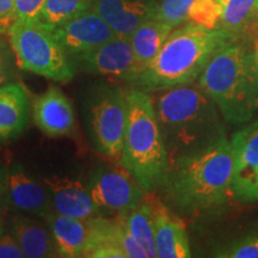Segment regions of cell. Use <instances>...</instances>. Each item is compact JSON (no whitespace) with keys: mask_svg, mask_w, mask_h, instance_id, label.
I'll use <instances>...</instances> for the list:
<instances>
[{"mask_svg":"<svg viewBox=\"0 0 258 258\" xmlns=\"http://www.w3.org/2000/svg\"><path fill=\"white\" fill-rule=\"evenodd\" d=\"M233 172V152L227 137L201 153L167 170L160 188L167 202L185 213L219 207L227 201Z\"/></svg>","mask_w":258,"mask_h":258,"instance_id":"3957f363","label":"cell"},{"mask_svg":"<svg viewBox=\"0 0 258 258\" xmlns=\"http://www.w3.org/2000/svg\"><path fill=\"white\" fill-rule=\"evenodd\" d=\"M11 233L28 258L60 257L49 226L29 217H15L11 222Z\"/></svg>","mask_w":258,"mask_h":258,"instance_id":"ffe728a7","label":"cell"},{"mask_svg":"<svg viewBox=\"0 0 258 258\" xmlns=\"http://www.w3.org/2000/svg\"><path fill=\"white\" fill-rule=\"evenodd\" d=\"M32 118L47 137L59 138L73 133L76 112L72 103L56 86H50L32 102Z\"/></svg>","mask_w":258,"mask_h":258,"instance_id":"4fadbf2b","label":"cell"},{"mask_svg":"<svg viewBox=\"0 0 258 258\" xmlns=\"http://www.w3.org/2000/svg\"><path fill=\"white\" fill-rule=\"evenodd\" d=\"M51 30L71 59L117 36L93 8Z\"/></svg>","mask_w":258,"mask_h":258,"instance_id":"8fae6325","label":"cell"},{"mask_svg":"<svg viewBox=\"0 0 258 258\" xmlns=\"http://www.w3.org/2000/svg\"><path fill=\"white\" fill-rule=\"evenodd\" d=\"M60 257H83L88 239L86 221L62 215L53 209L46 218Z\"/></svg>","mask_w":258,"mask_h":258,"instance_id":"7402d4cb","label":"cell"},{"mask_svg":"<svg viewBox=\"0 0 258 258\" xmlns=\"http://www.w3.org/2000/svg\"><path fill=\"white\" fill-rule=\"evenodd\" d=\"M222 5L221 28L239 35L258 22L257 0H219Z\"/></svg>","mask_w":258,"mask_h":258,"instance_id":"cb8c5ba5","label":"cell"},{"mask_svg":"<svg viewBox=\"0 0 258 258\" xmlns=\"http://www.w3.org/2000/svg\"><path fill=\"white\" fill-rule=\"evenodd\" d=\"M235 38L238 35L224 28L180 25L173 29L152 62L125 83L154 93L198 82L214 54Z\"/></svg>","mask_w":258,"mask_h":258,"instance_id":"7a4b0ae2","label":"cell"},{"mask_svg":"<svg viewBox=\"0 0 258 258\" xmlns=\"http://www.w3.org/2000/svg\"><path fill=\"white\" fill-rule=\"evenodd\" d=\"M117 214L120 215L129 233L144 247L148 257H157L156 241H154L153 196L148 192L146 199L137 207Z\"/></svg>","mask_w":258,"mask_h":258,"instance_id":"603a6c76","label":"cell"},{"mask_svg":"<svg viewBox=\"0 0 258 258\" xmlns=\"http://www.w3.org/2000/svg\"><path fill=\"white\" fill-rule=\"evenodd\" d=\"M86 221L88 239L83 257L101 247H118L127 258H148V254L138 240L129 233L120 215L104 218L102 215L90 218Z\"/></svg>","mask_w":258,"mask_h":258,"instance_id":"9a60e30c","label":"cell"},{"mask_svg":"<svg viewBox=\"0 0 258 258\" xmlns=\"http://www.w3.org/2000/svg\"><path fill=\"white\" fill-rule=\"evenodd\" d=\"M17 69L15 53L10 41H6L4 37L0 36V88L15 79Z\"/></svg>","mask_w":258,"mask_h":258,"instance_id":"4316f807","label":"cell"},{"mask_svg":"<svg viewBox=\"0 0 258 258\" xmlns=\"http://www.w3.org/2000/svg\"><path fill=\"white\" fill-rule=\"evenodd\" d=\"M198 83L226 123L244 125L258 118V63L246 43L235 38L219 49Z\"/></svg>","mask_w":258,"mask_h":258,"instance_id":"277c9868","label":"cell"},{"mask_svg":"<svg viewBox=\"0 0 258 258\" xmlns=\"http://www.w3.org/2000/svg\"><path fill=\"white\" fill-rule=\"evenodd\" d=\"M16 19L15 0H0V21L11 27Z\"/></svg>","mask_w":258,"mask_h":258,"instance_id":"f546056e","label":"cell"},{"mask_svg":"<svg viewBox=\"0 0 258 258\" xmlns=\"http://www.w3.org/2000/svg\"><path fill=\"white\" fill-rule=\"evenodd\" d=\"M46 0H15L17 18H37Z\"/></svg>","mask_w":258,"mask_h":258,"instance_id":"83f0119b","label":"cell"},{"mask_svg":"<svg viewBox=\"0 0 258 258\" xmlns=\"http://www.w3.org/2000/svg\"><path fill=\"white\" fill-rule=\"evenodd\" d=\"M156 17L172 28L191 23L217 29L221 28L222 5L219 0H160Z\"/></svg>","mask_w":258,"mask_h":258,"instance_id":"e0dca14e","label":"cell"},{"mask_svg":"<svg viewBox=\"0 0 258 258\" xmlns=\"http://www.w3.org/2000/svg\"><path fill=\"white\" fill-rule=\"evenodd\" d=\"M233 172L231 192L245 202L258 201V118L231 139Z\"/></svg>","mask_w":258,"mask_h":258,"instance_id":"9c48e42d","label":"cell"},{"mask_svg":"<svg viewBox=\"0 0 258 258\" xmlns=\"http://www.w3.org/2000/svg\"><path fill=\"white\" fill-rule=\"evenodd\" d=\"M44 185L49 190L53 209L62 215L88 220L101 215L86 186L79 179L67 176H49L43 178Z\"/></svg>","mask_w":258,"mask_h":258,"instance_id":"5bb4252c","label":"cell"},{"mask_svg":"<svg viewBox=\"0 0 258 258\" xmlns=\"http://www.w3.org/2000/svg\"><path fill=\"white\" fill-rule=\"evenodd\" d=\"M127 125L120 165L125 167L139 184L152 194L160 188L169 170L167 153L150 92L133 88L124 91Z\"/></svg>","mask_w":258,"mask_h":258,"instance_id":"5b68a950","label":"cell"},{"mask_svg":"<svg viewBox=\"0 0 258 258\" xmlns=\"http://www.w3.org/2000/svg\"><path fill=\"white\" fill-rule=\"evenodd\" d=\"M90 114L97 150L110 159L120 161L127 125L123 90L117 86H102L93 96Z\"/></svg>","mask_w":258,"mask_h":258,"instance_id":"52a82bcc","label":"cell"},{"mask_svg":"<svg viewBox=\"0 0 258 258\" xmlns=\"http://www.w3.org/2000/svg\"><path fill=\"white\" fill-rule=\"evenodd\" d=\"M30 99L23 84L11 82L0 88V144L15 140L30 120Z\"/></svg>","mask_w":258,"mask_h":258,"instance_id":"d6986e66","label":"cell"},{"mask_svg":"<svg viewBox=\"0 0 258 258\" xmlns=\"http://www.w3.org/2000/svg\"><path fill=\"white\" fill-rule=\"evenodd\" d=\"M257 8H258V0H257Z\"/></svg>","mask_w":258,"mask_h":258,"instance_id":"d590c367","label":"cell"},{"mask_svg":"<svg viewBox=\"0 0 258 258\" xmlns=\"http://www.w3.org/2000/svg\"><path fill=\"white\" fill-rule=\"evenodd\" d=\"M253 29H254V30H256V32L258 34V22H257V24L253 27Z\"/></svg>","mask_w":258,"mask_h":258,"instance_id":"e575fe53","label":"cell"},{"mask_svg":"<svg viewBox=\"0 0 258 258\" xmlns=\"http://www.w3.org/2000/svg\"><path fill=\"white\" fill-rule=\"evenodd\" d=\"M153 215L157 257L186 258L191 256L184 222L154 196Z\"/></svg>","mask_w":258,"mask_h":258,"instance_id":"ac0fdd59","label":"cell"},{"mask_svg":"<svg viewBox=\"0 0 258 258\" xmlns=\"http://www.w3.org/2000/svg\"><path fill=\"white\" fill-rule=\"evenodd\" d=\"M77 71L93 76L129 78L134 72L135 57L131 38L115 36L101 46L72 57Z\"/></svg>","mask_w":258,"mask_h":258,"instance_id":"30bf717a","label":"cell"},{"mask_svg":"<svg viewBox=\"0 0 258 258\" xmlns=\"http://www.w3.org/2000/svg\"><path fill=\"white\" fill-rule=\"evenodd\" d=\"M152 98L169 169L226 137L218 105L198 82L154 92Z\"/></svg>","mask_w":258,"mask_h":258,"instance_id":"6da1fadb","label":"cell"},{"mask_svg":"<svg viewBox=\"0 0 258 258\" xmlns=\"http://www.w3.org/2000/svg\"><path fill=\"white\" fill-rule=\"evenodd\" d=\"M8 35L19 70L54 82L73 79L77 69L72 59L54 36L51 28L40 19L17 18Z\"/></svg>","mask_w":258,"mask_h":258,"instance_id":"8992f818","label":"cell"},{"mask_svg":"<svg viewBox=\"0 0 258 258\" xmlns=\"http://www.w3.org/2000/svg\"><path fill=\"white\" fill-rule=\"evenodd\" d=\"M92 8L117 36L128 38L157 14L154 0H93Z\"/></svg>","mask_w":258,"mask_h":258,"instance_id":"2e32d148","label":"cell"},{"mask_svg":"<svg viewBox=\"0 0 258 258\" xmlns=\"http://www.w3.org/2000/svg\"><path fill=\"white\" fill-rule=\"evenodd\" d=\"M173 29L175 28H172L170 24L165 23L154 16V17L144 22L134 31V34L131 36V43L134 51L135 69L131 77L140 72L147 64L152 62ZM129 78L125 79V82Z\"/></svg>","mask_w":258,"mask_h":258,"instance_id":"44dd1931","label":"cell"},{"mask_svg":"<svg viewBox=\"0 0 258 258\" xmlns=\"http://www.w3.org/2000/svg\"><path fill=\"white\" fill-rule=\"evenodd\" d=\"M4 191L10 206L24 214L46 219L53 211L49 190L44 183L32 178L18 164L6 170Z\"/></svg>","mask_w":258,"mask_h":258,"instance_id":"7c38bea8","label":"cell"},{"mask_svg":"<svg viewBox=\"0 0 258 258\" xmlns=\"http://www.w3.org/2000/svg\"><path fill=\"white\" fill-rule=\"evenodd\" d=\"M92 2L93 0H46L37 19L53 29L91 9Z\"/></svg>","mask_w":258,"mask_h":258,"instance_id":"d4e9b609","label":"cell"},{"mask_svg":"<svg viewBox=\"0 0 258 258\" xmlns=\"http://www.w3.org/2000/svg\"><path fill=\"white\" fill-rule=\"evenodd\" d=\"M25 254L12 233L0 235V258H23Z\"/></svg>","mask_w":258,"mask_h":258,"instance_id":"f1b7e54d","label":"cell"},{"mask_svg":"<svg viewBox=\"0 0 258 258\" xmlns=\"http://www.w3.org/2000/svg\"><path fill=\"white\" fill-rule=\"evenodd\" d=\"M89 257L92 258H127L123 250L118 249V247H101L92 251L89 254Z\"/></svg>","mask_w":258,"mask_h":258,"instance_id":"4dcf8cb0","label":"cell"},{"mask_svg":"<svg viewBox=\"0 0 258 258\" xmlns=\"http://www.w3.org/2000/svg\"><path fill=\"white\" fill-rule=\"evenodd\" d=\"M4 233V230H3V226H2V221H0V235Z\"/></svg>","mask_w":258,"mask_h":258,"instance_id":"836d02e7","label":"cell"},{"mask_svg":"<svg viewBox=\"0 0 258 258\" xmlns=\"http://www.w3.org/2000/svg\"><path fill=\"white\" fill-rule=\"evenodd\" d=\"M254 56H256V61L258 63V46L256 47V49H254Z\"/></svg>","mask_w":258,"mask_h":258,"instance_id":"d6a6232c","label":"cell"},{"mask_svg":"<svg viewBox=\"0 0 258 258\" xmlns=\"http://www.w3.org/2000/svg\"><path fill=\"white\" fill-rule=\"evenodd\" d=\"M10 27L8 24H5L4 22L0 21V36H3L4 34H8Z\"/></svg>","mask_w":258,"mask_h":258,"instance_id":"1f68e13d","label":"cell"},{"mask_svg":"<svg viewBox=\"0 0 258 258\" xmlns=\"http://www.w3.org/2000/svg\"><path fill=\"white\" fill-rule=\"evenodd\" d=\"M217 256L225 258H258V235H246L232 241L218 251Z\"/></svg>","mask_w":258,"mask_h":258,"instance_id":"484cf974","label":"cell"},{"mask_svg":"<svg viewBox=\"0 0 258 258\" xmlns=\"http://www.w3.org/2000/svg\"><path fill=\"white\" fill-rule=\"evenodd\" d=\"M89 190L101 213L131 211L140 205L148 194L122 165L98 171L90 183Z\"/></svg>","mask_w":258,"mask_h":258,"instance_id":"ba28073f","label":"cell"}]
</instances>
